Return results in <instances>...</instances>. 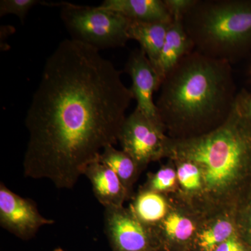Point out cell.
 <instances>
[{
    "label": "cell",
    "mask_w": 251,
    "mask_h": 251,
    "mask_svg": "<svg viewBox=\"0 0 251 251\" xmlns=\"http://www.w3.org/2000/svg\"><path fill=\"white\" fill-rule=\"evenodd\" d=\"M163 128L145 116L138 109L126 117L118 141L123 151L142 167L168 152V141Z\"/></svg>",
    "instance_id": "cell-6"
},
{
    "label": "cell",
    "mask_w": 251,
    "mask_h": 251,
    "mask_svg": "<svg viewBox=\"0 0 251 251\" xmlns=\"http://www.w3.org/2000/svg\"><path fill=\"white\" fill-rule=\"evenodd\" d=\"M84 175L90 180L94 196L104 207L122 206L128 190L108 166L94 161L87 167Z\"/></svg>",
    "instance_id": "cell-10"
},
{
    "label": "cell",
    "mask_w": 251,
    "mask_h": 251,
    "mask_svg": "<svg viewBox=\"0 0 251 251\" xmlns=\"http://www.w3.org/2000/svg\"><path fill=\"white\" fill-rule=\"evenodd\" d=\"M61 18L71 39L100 50L124 47L129 40L130 21L122 15L100 6L92 7L72 3L58 2Z\"/></svg>",
    "instance_id": "cell-5"
},
{
    "label": "cell",
    "mask_w": 251,
    "mask_h": 251,
    "mask_svg": "<svg viewBox=\"0 0 251 251\" xmlns=\"http://www.w3.org/2000/svg\"><path fill=\"white\" fill-rule=\"evenodd\" d=\"M99 6L122 15L133 22L166 23L173 21L164 0H105Z\"/></svg>",
    "instance_id": "cell-12"
},
{
    "label": "cell",
    "mask_w": 251,
    "mask_h": 251,
    "mask_svg": "<svg viewBox=\"0 0 251 251\" xmlns=\"http://www.w3.org/2000/svg\"><path fill=\"white\" fill-rule=\"evenodd\" d=\"M214 251H249L247 247L235 236L222 243Z\"/></svg>",
    "instance_id": "cell-22"
},
{
    "label": "cell",
    "mask_w": 251,
    "mask_h": 251,
    "mask_svg": "<svg viewBox=\"0 0 251 251\" xmlns=\"http://www.w3.org/2000/svg\"><path fill=\"white\" fill-rule=\"evenodd\" d=\"M44 217L31 200L18 196L0 184V226L23 240L34 237L43 226L53 224Z\"/></svg>",
    "instance_id": "cell-7"
},
{
    "label": "cell",
    "mask_w": 251,
    "mask_h": 251,
    "mask_svg": "<svg viewBox=\"0 0 251 251\" xmlns=\"http://www.w3.org/2000/svg\"><path fill=\"white\" fill-rule=\"evenodd\" d=\"M122 72L98 50L64 39L46 61L25 118L26 177L71 189L119 140L133 99Z\"/></svg>",
    "instance_id": "cell-1"
},
{
    "label": "cell",
    "mask_w": 251,
    "mask_h": 251,
    "mask_svg": "<svg viewBox=\"0 0 251 251\" xmlns=\"http://www.w3.org/2000/svg\"><path fill=\"white\" fill-rule=\"evenodd\" d=\"M125 72L130 75L132 85L130 90L136 100V108L145 116L163 128L153 93L159 90L161 82L154 68L141 49L135 50L130 53L125 66Z\"/></svg>",
    "instance_id": "cell-9"
},
{
    "label": "cell",
    "mask_w": 251,
    "mask_h": 251,
    "mask_svg": "<svg viewBox=\"0 0 251 251\" xmlns=\"http://www.w3.org/2000/svg\"><path fill=\"white\" fill-rule=\"evenodd\" d=\"M105 232L112 251H147L151 238L145 225L122 206L105 208Z\"/></svg>",
    "instance_id": "cell-8"
},
{
    "label": "cell",
    "mask_w": 251,
    "mask_h": 251,
    "mask_svg": "<svg viewBox=\"0 0 251 251\" xmlns=\"http://www.w3.org/2000/svg\"></svg>",
    "instance_id": "cell-25"
},
{
    "label": "cell",
    "mask_w": 251,
    "mask_h": 251,
    "mask_svg": "<svg viewBox=\"0 0 251 251\" xmlns=\"http://www.w3.org/2000/svg\"><path fill=\"white\" fill-rule=\"evenodd\" d=\"M173 21L166 23L130 21L128 31L129 40L133 39L139 43L140 49L146 54L153 67L158 61Z\"/></svg>",
    "instance_id": "cell-13"
},
{
    "label": "cell",
    "mask_w": 251,
    "mask_h": 251,
    "mask_svg": "<svg viewBox=\"0 0 251 251\" xmlns=\"http://www.w3.org/2000/svg\"><path fill=\"white\" fill-rule=\"evenodd\" d=\"M234 236V227L232 223L221 220L198 234V244L202 251H214L222 243Z\"/></svg>",
    "instance_id": "cell-16"
},
{
    "label": "cell",
    "mask_w": 251,
    "mask_h": 251,
    "mask_svg": "<svg viewBox=\"0 0 251 251\" xmlns=\"http://www.w3.org/2000/svg\"><path fill=\"white\" fill-rule=\"evenodd\" d=\"M156 103L163 126L206 134L228 118L236 100L230 63L193 50L167 74Z\"/></svg>",
    "instance_id": "cell-2"
},
{
    "label": "cell",
    "mask_w": 251,
    "mask_h": 251,
    "mask_svg": "<svg viewBox=\"0 0 251 251\" xmlns=\"http://www.w3.org/2000/svg\"><path fill=\"white\" fill-rule=\"evenodd\" d=\"M168 153L199 167L206 188L222 192L251 166V123L239 97L227 120L206 134L168 143Z\"/></svg>",
    "instance_id": "cell-3"
},
{
    "label": "cell",
    "mask_w": 251,
    "mask_h": 251,
    "mask_svg": "<svg viewBox=\"0 0 251 251\" xmlns=\"http://www.w3.org/2000/svg\"><path fill=\"white\" fill-rule=\"evenodd\" d=\"M98 161L115 172L127 190L135 179L138 168H140L128 153L123 150H116L113 145L105 147L100 153Z\"/></svg>",
    "instance_id": "cell-14"
},
{
    "label": "cell",
    "mask_w": 251,
    "mask_h": 251,
    "mask_svg": "<svg viewBox=\"0 0 251 251\" xmlns=\"http://www.w3.org/2000/svg\"><path fill=\"white\" fill-rule=\"evenodd\" d=\"M182 23L195 50L231 63L251 44V1L197 0Z\"/></svg>",
    "instance_id": "cell-4"
},
{
    "label": "cell",
    "mask_w": 251,
    "mask_h": 251,
    "mask_svg": "<svg viewBox=\"0 0 251 251\" xmlns=\"http://www.w3.org/2000/svg\"><path fill=\"white\" fill-rule=\"evenodd\" d=\"M39 4H43L42 1L38 0H1L0 16L15 15L23 23L29 10Z\"/></svg>",
    "instance_id": "cell-19"
},
{
    "label": "cell",
    "mask_w": 251,
    "mask_h": 251,
    "mask_svg": "<svg viewBox=\"0 0 251 251\" xmlns=\"http://www.w3.org/2000/svg\"><path fill=\"white\" fill-rule=\"evenodd\" d=\"M249 235H250V239H251V211L250 214H249Z\"/></svg>",
    "instance_id": "cell-24"
},
{
    "label": "cell",
    "mask_w": 251,
    "mask_h": 251,
    "mask_svg": "<svg viewBox=\"0 0 251 251\" xmlns=\"http://www.w3.org/2000/svg\"><path fill=\"white\" fill-rule=\"evenodd\" d=\"M176 177L177 176L174 170L170 168H162L151 178L150 190L159 192L170 189L174 186Z\"/></svg>",
    "instance_id": "cell-20"
},
{
    "label": "cell",
    "mask_w": 251,
    "mask_h": 251,
    "mask_svg": "<svg viewBox=\"0 0 251 251\" xmlns=\"http://www.w3.org/2000/svg\"><path fill=\"white\" fill-rule=\"evenodd\" d=\"M178 180L180 184L188 191H194L201 187L202 173L197 165L185 161L180 165L177 170Z\"/></svg>",
    "instance_id": "cell-18"
},
{
    "label": "cell",
    "mask_w": 251,
    "mask_h": 251,
    "mask_svg": "<svg viewBox=\"0 0 251 251\" xmlns=\"http://www.w3.org/2000/svg\"><path fill=\"white\" fill-rule=\"evenodd\" d=\"M238 97L242 103L244 112L251 123V95L243 90L238 94Z\"/></svg>",
    "instance_id": "cell-23"
},
{
    "label": "cell",
    "mask_w": 251,
    "mask_h": 251,
    "mask_svg": "<svg viewBox=\"0 0 251 251\" xmlns=\"http://www.w3.org/2000/svg\"><path fill=\"white\" fill-rule=\"evenodd\" d=\"M163 227L168 237L180 242L190 239L196 229L191 220L175 213L164 219Z\"/></svg>",
    "instance_id": "cell-17"
},
{
    "label": "cell",
    "mask_w": 251,
    "mask_h": 251,
    "mask_svg": "<svg viewBox=\"0 0 251 251\" xmlns=\"http://www.w3.org/2000/svg\"><path fill=\"white\" fill-rule=\"evenodd\" d=\"M133 207V215L145 226L161 221L167 213V204L164 198L151 190L140 193L135 199Z\"/></svg>",
    "instance_id": "cell-15"
},
{
    "label": "cell",
    "mask_w": 251,
    "mask_h": 251,
    "mask_svg": "<svg viewBox=\"0 0 251 251\" xmlns=\"http://www.w3.org/2000/svg\"><path fill=\"white\" fill-rule=\"evenodd\" d=\"M197 0H164L167 9L173 19H182L185 14L196 4Z\"/></svg>",
    "instance_id": "cell-21"
},
{
    "label": "cell",
    "mask_w": 251,
    "mask_h": 251,
    "mask_svg": "<svg viewBox=\"0 0 251 251\" xmlns=\"http://www.w3.org/2000/svg\"><path fill=\"white\" fill-rule=\"evenodd\" d=\"M195 50L194 45L183 25L182 19L174 18L156 64L153 66L161 85L167 74L183 57Z\"/></svg>",
    "instance_id": "cell-11"
}]
</instances>
